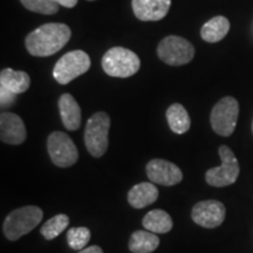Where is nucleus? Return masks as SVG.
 <instances>
[{
  "mask_svg": "<svg viewBox=\"0 0 253 253\" xmlns=\"http://www.w3.org/2000/svg\"><path fill=\"white\" fill-rule=\"evenodd\" d=\"M158 198V189L153 183L143 182L136 184L129 190L128 203L135 209H143L148 205L155 203Z\"/></svg>",
  "mask_w": 253,
  "mask_h": 253,
  "instance_id": "2eb2a0df",
  "label": "nucleus"
},
{
  "mask_svg": "<svg viewBox=\"0 0 253 253\" xmlns=\"http://www.w3.org/2000/svg\"><path fill=\"white\" fill-rule=\"evenodd\" d=\"M158 58L169 66H183L194 59L195 47L182 37L169 36L157 46Z\"/></svg>",
  "mask_w": 253,
  "mask_h": 253,
  "instance_id": "0eeeda50",
  "label": "nucleus"
},
{
  "mask_svg": "<svg viewBox=\"0 0 253 253\" xmlns=\"http://www.w3.org/2000/svg\"><path fill=\"white\" fill-rule=\"evenodd\" d=\"M101 63L104 73L114 78H130L141 67L138 55L125 47H113L107 50Z\"/></svg>",
  "mask_w": 253,
  "mask_h": 253,
  "instance_id": "7ed1b4c3",
  "label": "nucleus"
},
{
  "mask_svg": "<svg viewBox=\"0 0 253 253\" xmlns=\"http://www.w3.org/2000/svg\"><path fill=\"white\" fill-rule=\"evenodd\" d=\"M52 1H54L58 5L63 6V7H67V8H73L78 4V0H52Z\"/></svg>",
  "mask_w": 253,
  "mask_h": 253,
  "instance_id": "393cba45",
  "label": "nucleus"
},
{
  "mask_svg": "<svg viewBox=\"0 0 253 253\" xmlns=\"http://www.w3.org/2000/svg\"><path fill=\"white\" fill-rule=\"evenodd\" d=\"M148 178L151 183L164 186H172L178 184L183 179V172L176 164L169 161L154 158L145 167Z\"/></svg>",
  "mask_w": 253,
  "mask_h": 253,
  "instance_id": "9b49d317",
  "label": "nucleus"
},
{
  "mask_svg": "<svg viewBox=\"0 0 253 253\" xmlns=\"http://www.w3.org/2000/svg\"><path fill=\"white\" fill-rule=\"evenodd\" d=\"M132 11L141 21H158L169 12L171 0H132Z\"/></svg>",
  "mask_w": 253,
  "mask_h": 253,
  "instance_id": "ddd939ff",
  "label": "nucleus"
},
{
  "mask_svg": "<svg viewBox=\"0 0 253 253\" xmlns=\"http://www.w3.org/2000/svg\"><path fill=\"white\" fill-rule=\"evenodd\" d=\"M69 225V218L67 214H56L53 218H50L41 226L40 229V233L43 236V238L47 240H52L58 237L59 235H61V232H63L67 226Z\"/></svg>",
  "mask_w": 253,
  "mask_h": 253,
  "instance_id": "412c9836",
  "label": "nucleus"
},
{
  "mask_svg": "<svg viewBox=\"0 0 253 253\" xmlns=\"http://www.w3.org/2000/svg\"><path fill=\"white\" fill-rule=\"evenodd\" d=\"M15 95L12 91H9L5 88L0 87V97H1V108H7V107H11L12 104L14 103L15 101Z\"/></svg>",
  "mask_w": 253,
  "mask_h": 253,
  "instance_id": "b1692460",
  "label": "nucleus"
},
{
  "mask_svg": "<svg viewBox=\"0 0 253 253\" xmlns=\"http://www.w3.org/2000/svg\"><path fill=\"white\" fill-rule=\"evenodd\" d=\"M110 118L107 113L97 112L87 121L84 144L91 156L101 157L108 149Z\"/></svg>",
  "mask_w": 253,
  "mask_h": 253,
  "instance_id": "20e7f679",
  "label": "nucleus"
},
{
  "mask_svg": "<svg viewBox=\"0 0 253 253\" xmlns=\"http://www.w3.org/2000/svg\"><path fill=\"white\" fill-rule=\"evenodd\" d=\"M31 86V79L27 73L5 68L0 73V87L14 94L25 93Z\"/></svg>",
  "mask_w": 253,
  "mask_h": 253,
  "instance_id": "dca6fc26",
  "label": "nucleus"
},
{
  "mask_svg": "<svg viewBox=\"0 0 253 253\" xmlns=\"http://www.w3.org/2000/svg\"><path fill=\"white\" fill-rule=\"evenodd\" d=\"M142 225L150 232L167 233L172 229L173 223L171 217L167 211L156 209V210H151L145 214L143 220H142Z\"/></svg>",
  "mask_w": 253,
  "mask_h": 253,
  "instance_id": "6ab92c4d",
  "label": "nucleus"
},
{
  "mask_svg": "<svg viewBox=\"0 0 253 253\" xmlns=\"http://www.w3.org/2000/svg\"><path fill=\"white\" fill-rule=\"evenodd\" d=\"M20 2L28 11L40 14H55L60 8V5L52 0H20Z\"/></svg>",
  "mask_w": 253,
  "mask_h": 253,
  "instance_id": "5701e85b",
  "label": "nucleus"
},
{
  "mask_svg": "<svg viewBox=\"0 0 253 253\" xmlns=\"http://www.w3.org/2000/svg\"><path fill=\"white\" fill-rule=\"evenodd\" d=\"M26 126L17 114L2 112L0 115V140L6 144L18 145L26 141Z\"/></svg>",
  "mask_w": 253,
  "mask_h": 253,
  "instance_id": "f8f14e48",
  "label": "nucleus"
},
{
  "mask_svg": "<svg viewBox=\"0 0 253 253\" xmlns=\"http://www.w3.org/2000/svg\"><path fill=\"white\" fill-rule=\"evenodd\" d=\"M47 150L52 162L59 168L72 167L79 160L77 145L66 132H52L47 140Z\"/></svg>",
  "mask_w": 253,
  "mask_h": 253,
  "instance_id": "1a4fd4ad",
  "label": "nucleus"
},
{
  "mask_svg": "<svg viewBox=\"0 0 253 253\" xmlns=\"http://www.w3.org/2000/svg\"><path fill=\"white\" fill-rule=\"evenodd\" d=\"M230 31V21L223 15H218L204 24L201 30L202 39L207 42H218L226 37Z\"/></svg>",
  "mask_w": 253,
  "mask_h": 253,
  "instance_id": "f3484780",
  "label": "nucleus"
},
{
  "mask_svg": "<svg viewBox=\"0 0 253 253\" xmlns=\"http://www.w3.org/2000/svg\"><path fill=\"white\" fill-rule=\"evenodd\" d=\"M225 214L226 209L224 204L214 199L198 202L191 211L192 220L205 229H214L221 225L225 219Z\"/></svg>",
  "mask_w": 253,
  "mask_h": 253,
  "instance_id": "9d476101",
  "label": "nucleus"
},
{
  "mask_svg": "<svg viewBox=\"0 0 253 253\" xmlns=\"http://www.w3.org/2000/svg\"><path fill=\"white\" fill-rule=\"evenodd\" d=\"M61 121L67 130L75 131L81 126V108L71 94H62L59 99Z\"/></svg>",
  "mask_w": 253,
  "mask_h": 253,
  "instance_id": "4468645a",
  "label": "nucleus"
},
{
  "mask_svg": "<svg viewBox=\"0 0 253 253\" xmlns=\"http://www.w3.org/2000/svg\"><path fill=\"white\" fill-rule=\"evenodd\" d=\"M90 68V58L84 50L77 49L66 53L56 62L53 69V77L60 84L69 82L84 74Z\"/></svg>",
  "mask_w": 253,
  "mask_h": 253,
  "instance_id": "6e6552de",
  "label": "nucleus"
},
{
  "mask_svg": "<svg viewBox=\"0 0 253 253\" xmlns=\"http://www.w3.org/2000/svg\"><path fill=\"white\" fill-rule=\"evenodd\" d=\"M167 120L168 125L170 129L175 132V134H185L190 129L191 126V120H190L189 113L182 104L173 103L167 110Z\"/></svg>",
  "mask_w": 253,
  "mask_h": 253,
  "instance_id": "aec40b11",
  "label": "nucleus"
},
{
  "mask_svg": "<svg viewBox=\"0 0 253 253\" xmlns=\"http://www.w3.org/2000/svg\"><path fill=\"white\" fill-rule=\"evenodd\" d=\"M90 231L84 226L71 227L67 232V243L69 248L77 251L86 249V245L90 240Z\"/></svg>",
  "mask_w": 253,
  "mask_h": 253,
  "instance_id": "4be33fe9",
  "label": "nucleus"
},
{
  "mask_svg": "<svg viewBox=\"0 0 253 253\" xmlns=\"http://www.w3.org/2000/svg\"><path fill=\"white\" fill-rule=\"evenodd\" d=\"M79 253H103V251L100 246L93 245V246H89V248L81 250V251H79Z\"/></svg>",
  "mask_w": 253,
  "mask_h": 253,
  "instance_id": "a878e982",
  "label": "nucleus"
},
{
  "mask_svg": "<svg viewBox=\"0 0 253 253\" xmlns=\"http://www.w3.org/2000/svg\"><path fill=\"white\" fill-rule=\"evenodd\" d=\"M72 37V31L67 25L49 23L41 25L26 37L25 45L31 55L49 56L58 53L66 46Z\"/></svg>",
  "mask_w": 253,
  "mask_h": 253,
  "instance_id": "f257e3e1",
  "label": "nucleus"
},
{
  "mask_svg": "<svg viewBox=\"0 0 253 253\" xmlns=\"http://www.w3.org/2000/svg\"><path fill=\"white\" fill-rule=\"evenodd\" d=\"M239 116V103L235 97L225 96L218 101L211 110L210 122L214 132L224 137L235 131Z\"/></svg>",
  "mask_w": 253,
  "mask_h": 253,
  "instance_id": "423d86ee",
  "label": "nucleus"
},
{
  "mask_svg": "<svg viewBox=\"0 0 253 253\" xmlns=\"http://www.w3.org/2000/svg\"><path fill=\"white\" fill-rule=\"evenodd\" d=\"M252 132H253V121H252Z\"/></svg>",
  "mask_w": 253,
  "mask_h": 253,
  "instance_id": "bb28decb",
  "label": "nucleus"
},
{
  "mask_svg": "<svg viewBox=\"0 0 253 253\" xmlns=\"http://www.w3.org/2000/svg\"><path fill=\"white\" fill-rule=\"evenodd\" d=\"M160 245V238L148 230H138L129 239V250L132 253H153Z\"/></svg>",
  "mask_w": 253,
  "mask_h": 253,
  "instance_id": "a211bd4d",
  "label": "nucleus"
},
{
  "mask_svg": "<svg viewBox=\"0 0 253 253\" xmlns=\"http://www.w3.org/2000/svg\"><path fill=\"white\" fill-rule=\"evenodd\" d=\"M221 164L209 169L205 173V181L209 185L214 188H224V186L233 184L238 178L240 168L236 155L227 145H220L218 149Z\"/></svg>",
  "mask_w": 253,
  "mask_h": 253,
  "instance_id": "39448f33",
  "label": "nucleus"
},
{
  "mask_svg": "<svg viewBox=\"0 0 253 253\" xmlns=\"http://www.w3.org/2000/svg\"><path fill=\"white\" fill-rule=\"evenodd\" d=\"M88 1H94V0H88Z\"/></svg>",
  "mask_w": 253,
  "mask_h": 253,
  "instance_id": "cd10ccee",
  "label": "nucleus"
},
{
  "mask_svg": "<svg viewBox=\"0 0 253 253\" xmlns=\"http://www.w3.org/2000/svg\"><path fill=\"white\" fill-rule=\"evenodd\" d=\"M42 210L36 205L19 208L5 218L2 232L8 240H18L36 229L42 220Z\"/></svg>",
  "mask_w": 253,
  "mask_h": 253,
  "instance_id": "f03ea898",
  "label": "nucleus"
}]
</instances>
